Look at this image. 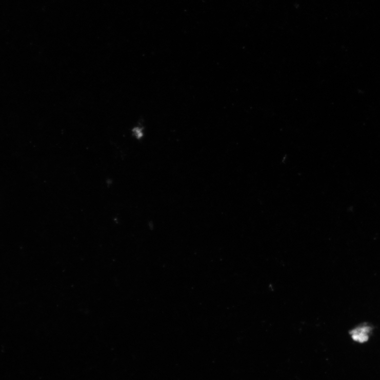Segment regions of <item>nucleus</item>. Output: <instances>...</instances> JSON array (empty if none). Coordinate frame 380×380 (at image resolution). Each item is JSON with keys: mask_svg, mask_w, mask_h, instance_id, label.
<instances>
[{"mask_svg": "<svg viewBox=\"0 0 380 380\" xmlns=\"http://www.w3.org/2000/svg\"><path fill=\"white\" fill-rule=\"evenodd\" d=\"M369 327L358 328L352 331L351 333L354 340L363 343L368 341L369 338L368 333L370 331Z\"/></svg>", "mask_w": 380, "mask_h": 380, "instance_id": "nucleus-1", "label": "nucleus"}]
</instances>
